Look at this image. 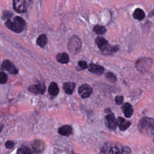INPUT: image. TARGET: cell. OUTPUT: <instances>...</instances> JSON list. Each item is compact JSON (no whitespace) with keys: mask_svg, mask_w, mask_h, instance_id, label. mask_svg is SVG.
Wrapping results in <instances>:
<instances>
[{"mask_svg":"<svg viewBox=\"0 0 154 154\" xmlns=\"http://www.w3.org/2000/svg\"><path fill=\"white\" fill-rule=\"evenodd\" d=\"M154 120L150 117L143 118L138 123L139 131L146 135H151L153 133Z\"/></svg>","mask_w":154,"mask_h":154,"instance_id":"4","label":"cell"},{"mask_svg":"<svg viewBox=\"0 0 154 154\" xmlns=\"http://www.w3.org/2000/svg\"><path fill=\"white\" fill-rule=\"evenodd\" d=\"M78 69H79L80 70H84L87 67V64L85 61H79L78 64Z\"/></svg>","mask_w":154,"mask_h":154,"instance_id":"26","label":"cell"},{"mask_svg":"<svg viewBox=\"0 0 154 154\" xmlns=\"http://www.w3.org/2000/svg\"><path fill=\"white\" fill-rule=\"evenodd\" d=\"M5 25L9 29L17 33L21 32L26 27L25 20L20 16H16L13 21L8 19Z\"/></svg>","mask_w":154,"mask_h":154,"instance_id":"3","label":"cell"},{"mask_svg":"<svg viewBox=\"0 0 154 154\" xmlns=\"http://www.w3.org/2000/svg\"><path fill=\"white\" fill-rule=\"evenodd\" d=\"M14 145V142L12 141H10V140L7 141L5 144V146L7 149H11L13 147Z\"/></svg>","mask_w":154,"mask_h":154,"instance_id":"28","label":"cell"},{"mask_svg":"<svg viewBox=\"0 0 154 154\" xmlns=\"http://www.w3.org/2000/svg\"><path fill=\"white\" fill-rule=\"evenodd\" d=\"M48 93L52 96H57L59 93V88L57 84L55 82H51L49 88Z\"/></svg>","mask_w":154,"mask_h":154,"instance_id":"19","label":"cell"},{"mask_svg":"<svg viewBox=\"0 0 154 154\" xmlns=\"http://www.w3.org/2000/svg\"><path fill=\"white\" fill-rule=\"evenodd\" d=\"M11 16H12V13H11L9 12V11H4V12L2 18H3L4 19H8Z\"/></svg>","mask_w":154,"mask_h":154,"instance_id":"29","label":"cell"},{"mask_svg":"<svg viewBox=\"0 0 154 154\" xmlns=\"http://www.w3.org/2000/svg\"><path fill=\"white\" fill-rule=\"evenodd\" d=\"M17 154H31V150L26 146H22L17 150Z\"/></svg>","mask_w":154,"mask_h":154,"instance_id":"23","label":"cell"},{"mask_svg":"<svg viewBox=\"0 0 154 154\" xmlns=\"http://www.w3.org/2000/svg\"><path fill=\"white\" fill-rule=\"evenodd\" d=\"M117 125L119 126V128L121 131H125L128 128V127L131 125V122L129 121L126 120L123 117H118L117 119Z\"/></svg>","mask_w":154,"mask_h":154,"instance_id":"15","label":"cell"},{"mask_svg":"<svg viewBox=\"0 0 154 154\" xmlns=\"http://www.w3.org/2000/svg\"><path fill=\"white\" fill-rule=\"evenodd\" d=\"M93 31L97 34H103L106 32V29L103 26L97 25L93 28Z\"/></svg>","mask_w":154,"mask_h":154,"instance_id":"22","label":"cell"},{"mask_svg":"<svg viewBox=\"0 0 154 154\" xmlns=\"http://www.w3.org/2000/svg\"><path fill=\"white\" fill-rule=\"evenodd\" d=\"M46 87L44 84H38L36 85H32L28 87V90L35 94H44L45 92Z\"/></svg>","mask_w":154,"mask_h":154,"instance_id":"11","label":"cell"},{"mask_svg":"<svg viewBox=\"0 0 154 154\" xmlns=\"http://www.w3.org/2000/svg\"><path fill=\"white\" fill-rule=\"evenodd\" d=\"M115 101L117 105H120L122 103L123 101V96H117L115 97Z\"/></svg>","mask_w":154,"mask_h":154,"instance_id":"27","label":"cell"},{"mask_svg":"<svg viewBox=\"0 0 154 154\" xmlns=\"http://www.w3.org/2000/svg\"><path fill=\"white\" fill-rule=\"evenodd\" d=\"M45 143L40 140H35L32 143V147L35 152H41L45 149Z\"/></svg>","mask_w":154,"mask_h":154,"instance_id":"13","label":"cell"},{"mask_svg":"<svg viewBox=\"0 0 154 154\" xmlns=\"http://www.w3.org/2000/svg\"><path fill=\"white\" fill-rule=\"evenodd\" d=\"M78 93L82 98L88 97L92 93V88L88 84H82L79 87Z\"/></svg>","mask_w":154,"mask_h":154,"instance_id":"9","label":"cell"},{"mask_svg":"<svg viewBox=\"0 0 154 154\" xmlns=\"http://www.w3.org/2000/svg\"><path fill=\"white\" fill-rule=\"evenodd\" d=\"M2 128H3V125H0V132H1V131H2Z\"/></svg>","mask_w":154,"mask_h":154,"instance_id":"30","label":"cell"},{"mask_svg":"<svg viewBox=\"0 0 154 154\" xmlns=\"http://www.w3.org/2000/svg\"><path fill=\"white\" fill-rule=\"evenodd\" d=\"M152 64L153 61L152 59L143 57L137 60L135 64V67L138 71L145 72L152 67Z\"/></svg>","mask_w":154,"mask_h":154,"instance_id":"6","label":"cell"},{"mask_svg":"<svg viewBox=\"0 0 154 154\" xmlns=\"http://www.w3.org/2000/svg\"><path fill=\"white\" fill-rule=\"evenodd\" d=\"M101 154H130L129 147L119 143L108 142L105 143L101 149Z\"/></svg>","mask_w":154,"mask_h":154,"instance_id":"1","label":"cell"},{"mask_svg":"<svg viewBox=\"0 0 154 154\" xmlns=\"http://www.w3.org/2000/svg\"><path fill=\"white\" fill-rule=\"evenodd\" d=\"M2 67L7 70L10 73L16 75L18 73V69L9 60H4L2 64Z\"/></svg>","mask_w":154,"mask_h":154,"instance_id":"10","label":"cell"},{"mask_svg":"<svg viewBox=\"0 0 154 154\" xmlns=\"http://www.w3.org/2000/svg\"><path fill=\"white\" fill-rule=\"evenodd\" d=\"M73 129L69 125H64L58 129V133L63 136H69L72 134Z\"/></svg>","mask_w":154,"mask_h":154,"instance_id":"16","label":"cell"},{"mask_svg":"<svg viewBox=\"0 0 154 154\" xmlns=\"http://www.w3.org/2000/svg\"><path fill=\"white\" fill-rule=\"evenodd\" d=\"M57 60L62 64H66L69 61V57L66 52L60 53L57 55Z\"/></svg>","mask_w":154,"mask_h":154,"instance_id":"18","label":"cell"},{"mask_svg":"<svg viewBox=\"0 0 154 154\" xmlns=\"http://www.w3.org/2000/svg\"><path fill=\"white\" fill-rule=\"evenodd\" d=\"M145 16L144 12L140 8H137L135 10L133 13V17L138 20H142Z\"/></svg>","mask_w":154,"mask_h":154,"instance_id":"20","label":"cell"},{"mask_svg":"<svg viewBox=\"0 0 154 154\" xmlns=\"http://www.w3.org/2000/svg\"><path fill=\"white\" fill-rule=\"evenodd\" d=\"M95 42L101 52L104 55H111L119 50L118 46H112L109 45L108 41L102 37H97L95 40Z\"/></svg>","mask_w":154,"mask_h":154,"instance_id":"2","label":"cell"},{"mask_svg":"<svg viewBox=\"0 0 154 154\" xmlns=\"http://www.w3.org/2000/svg\"><path fill=\"white\" fill-rule=\"evenodd\" d=\"M87 67L90 72L98 75H102L104 72V68L102 66L94 63H90Z\"/></svg>","mask_w":154,"mask_h":154,"instance_id":"12","label":"cell"},{"mask_svg":"<svg viewBox=\"0 0 154 154\" xmlns=\"http://www.w3.org/2000/svg\"><path fill=\"white\" fill-rule=\"evenodd\" d=\"M48 42V38L45 34H41L37 39V44L41 48L45 47Z\"/></svg>","mask_w":154,"mask_h":154,"instance_id":"21","label":"cell"},{"mask_svg":"<svg viewBox=\"0 0 154 154\" xmlns=\"http://www.w3.org/2000/svg\"><path fill=\"white\" fill-rule=\"evenodd\" d=\"M122 111L124 113V115L126 117H130L133 114V108L132 106L129 103H125L123 105Z\"/></svg>","mask_w":154,"mask_h":154,"instance_id":"14","label":"cell"},{"mask_svg":"<svg viewBox=\"0 0 154 154\" xmlns=\"http://www.w3.org/2000/svg\"><path fill=\"white\" fill-rule=\"evenodd\" d=\"M75 88V84L72 82H65L63 85V89L65 93L69 94H72Z\"/></svg>","mask_w":154,"mask_h":154,"instance_id":"17","label":"cell"},{"mask_svg":"<svg viewBox=\"0 0 154 154\" xmlns=\"http://www.w3.org/2000/svg\"><path fill=\"white\" fill-rule=\"evenodd\" d=\"M105 125L110 130H115L117 126V121L116 119L114 114L109 112L105 116Z\"/></svg>","mask_w":154,"mask_h":154,"instance_id":"8","label":"cell"},{"mask_svg":"<svg viewBox=\"0 0 154 154\" xmlns=\"http://www.w3.org/2000/svg\"><path fill=\"white\" fill-rule=\"evenodd\" d=\"M13 8L18 13H25L31 4L32 0H13Z\"/></svg>","mask_w":154,"mask_h":154,"instance_id":"7","label":"cell"},{"mask_svg":"<svg viewBox=\"0 0 154 154\" xmlns=\"http://www.w3.org/2000/svg\"><path fill=\"white\" fill-rule=\"evenodd\" d=\"M105 77L109 79L110 81L112 82H114L117 81V78L116 76V75L112 73V72H107L106 74H105Z\"/></svg>","mask_w":154,"mask_h":154,"instance_id":"24","label":"cell"},{"mask_svg":"<svg viewBox=\"0 0 154 154\" xmlns=\"http://www.w3.org/2000/svg\"><path fill=\"white\" fill-rule=\"evenodd\" d=\"M7 75L5 73L0 72V84H5L7 81Z\"/></svg>","mask_w":154,"mask_h":154,"instance_id":"25","label":"cell"},{"mask_svg":"<svg viewBox=\"0 0 154 154\" xmlns=\"http://www.w3.org/2000/svg\"><path fill=\"white\" fill-rule=\"evenodd\" d=\"M81 42L76 35L70 37L67 43V48L69 51L73 54H78L81 48Z\"/></svg>","mask_w":154,"mask_h":154,"instance_id":"5","label":"cell"}]
</instances>
